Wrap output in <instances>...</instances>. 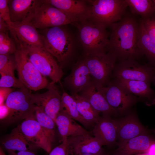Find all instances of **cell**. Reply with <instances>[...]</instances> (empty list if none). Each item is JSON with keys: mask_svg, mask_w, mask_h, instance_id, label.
I'll use <instances>...</instances> for the list:
<instances>
[{"mask_svg": "<svg viewBox=\"0 0 155 155\" xmlns=\"http://www.w3.org/2000/svg\"><path fill=\"white\" fill-rule=\"evenodd\" d=\"M67 139L69 154L78 155L86 154H95L103 151L102 144L92 134L70 137Z\"/></svg>", "mask_w": 155, "mask_h": 155, "instance_id": "obj_18", "label": "cell"}, {"mask_svg": "<svg viewBox=\"0 0 155 155\" xmlns=\"http://www.w3.org/2000/svg\"><path fill=\"white\" fill-rule=\"evenodd\" d=\"M7 151L8 155H36L34 152L30 150L18 151L17 152L10 150Z\"/></svg>", "mask_w": 155, "mask_h": 155, "instance_id": "obj_40", "label": "cell"}, {"mask_svg": "<svg viewBox=\"0 0 155 155\" xmlns=\"http://www.w3.org/2000/svg\"><path fill=\"white\" fill-rule=\"evenodd\" d=\"M8 33L0 32V55L14 54L16 51V42Z\"/></svg>", "mask_w": 155, "mask_h": 155, "instance_id": "obj_31", "label": "cell"}, {"mask_svg": "<svg viewBox=\"0 0 155 155\" xmlns=\"http://www.w3.org/2000/svg\"></svg>", "mask_w": 155, "mask_h": 155, "instance_id": "obj_47", "label": "cell"}, {"mask_svg": "<svg viewBox=\"0 0 155 155\" xmlns=\"http://www.w3.org/2000/svg\"><path fill=\"white\" fill-rule=\"evenodd\" d=\"M80 95L86 99L99 113L110 116L118 113L108 104L100 92L98 85L93 81L81 92Z\"/></svg>", "mask_w": 155, "mask_h": 155, "instance_id": "obj_21", "label": "cell"}, {"mask_svg": "<svg viewBox=\"0 0 155 155\" xmlns=\"http://www.w3.org/2000/svg\"><path fill=\"white\" fill-rule=\"evenodd\" d=\"M8 0H0V18L5 20L9 27L12 23L8 5Z\"/></svg>", "mask_w": 155, "mask_h": 155, "instance_id": "obj_35", "label": "cell"}, {"mask_svg": "<svg viewBox=\"0 0 155 155\" xmlns=\"http://www.w3.org/2000/svg\"><path fill=\"white\" fill-rule=\"evenodd\" d=\"M154 131L118 142V148L112 155H134L145 153L151 144L155 141V137L152 134Z\"/></svg>", "mask_w": 155, "mask_h": 155, "instance_id": "obj_19", "label": "cell"}, {"mask_svg": "<svg viewBox=\"0 0 155 155\" xmlns=\"http://www.w3.org/2000/svg\"><path fill=\"white\" fill-rule=\"evenodd\" d=\"M1 75L0 87H13L18 89L26 88L19 79L16 78L15 76L3 74Z\"/></svg>", "mask_w": 155, "mask_h": 155, "instance_id": "obj_33", "label": "cell"}, {"mask_svg": "<svg viewBox=\"0 0 155 155\" xmlns=\"http://www.w3.org/2000/svg\"><path fill=\"white\" fill-rule=\"evenodd\" d=\"M78 155H106L104 153L103 151L102 152H101L100 153L95 154H80Z\"/></svg>", "mask_w": 155, "mask_h": 155, "instance_id": "obj_42", "label": "cell"}, {"mask_svg": "<svg viewBox=\"0 0 155 155\" xmlns=\"http://www.w3.org/2000/svg\"><path fill=\"white\" fill-rule=\"evenodd\" d=\"M132 13L139 15L142 18H150L155 12L153 0H125Z\"/></svg>", "mask_w": 155, "mask_h": 155, "instance_id": "obj_30", "label": "cell"}, {"mask_svg": "<svg viewBox=\"0 0 155 155\" xmlns=\"http://www.w3.org/2000/svg\"><path fill=\"white\" fill-rule=\"evenodd\" d=\"M83 59L89 70L93 81L100 86L110 81L117 60L106 52L84 54Z\"/></svg>", "mask_w": 155, "mask_h": 155, "instance_id": "obj_8", "label": "cell"}, {"mask_svg": "<svg viewBox=\"0 0 155 155\" xmlns=\"http://www.w3.org/2000/svg\"><path fill=\"white\" fill-rule=\"evenodd\" d=\"M19 125L22 133L30 143L35 148H41L50 153L52 144L36 120L35 113L24 120Z\"/></svg>", "mask_w": 155, "mask_h": 155, "instance_id": "obj_14", "label": "cell"}, {"mask_svg": "<svg viewBox=\"0 0 155 155\" xmlns=\"http://www.w3.org/2000/svg\"><path fill=\"white\" fill-rule=\"evenodd\" d=\"M33 10L22 21L12 22L9 26L10 34L14 36L21 42L36 47H43L42 36L31 22Z\"/></svg>", "mask_w": 155, "mask_h": 155, "instance_id": "obj_13", "label": "cell"}, {"mask_svg": "<svg viewBox=\"0 0 155 155\" xmlns=\"http://www.w3.org/2000/svg\"><path fill=\"white\" fill-rule=\"evenodd\" d=\"M65 26L41 30L39 32L43 47L55 59L62 69L71 57L74 48L73 36Z\"/></svg>", "mask_w": 155, "mask_h": 155, "instance_id": "obj_2", "label": "cell"}, {"mask_svg": "<svg viewBox=\"0 0 155 155\" xmlns=\"http://www.w3.org/2000/svg\"><path fill=\"white\" fill-rule=\"evenodd\" d=\"M84 54L106 52L109 37L106 28L87 19L74 23Z\"/></svg>", "mask_w": 155, "mask_h": 155, "instance_id": "obj_4", "label": "cell"}, {"mask_svg": "<svg viewBox=\"0 0 155 155\" xmlns=\"http://www.w3.org/2000/svg\"><path fill=\"white\" fill-rule=\"evenodd\" d=\"M36 118L43 132L52 144L55 142L57 131L54 121L47 115L41 108L36 106L35 111Z\"/></svg>", "mask_w": 155, "mask_h": 155, "instance_id": "obj_27", "label": "cell"}, {"mask_svg": "<svg viewBox=\"0 0 155 155\" xmlns=\"http://www.w3.org/2000/svg\"><path fill=\"white\" fill-rule=\"evenodd\" d=\"M75 120L64 112L60 111L57 115L55 122L61 141L70 137L92 134L78 124Z\"/></svg>", "mask_w": 155, "mask_h": 155, "instance_id": "obj_22", "label": "cell"}, {"mask_svg": "<svg viewBox=\"0 0 155 155\" xmlns=\"http://www.w3.org/2000/svg\"><path fill=\"white\" fill-rule=\"evenodd\" d=\"M1 143L3 148L7 151H32L36 148L28 141L19 125L2 139Z\"/></svg>", "mask_w": 155, "mask_h": 155, "instance_id": "obj_24", "label": "cell"}, {"mask_svg": "<svg viewBox=\"0 0 155 155\" xmlns=\"http://www.w3.org/2000/svg\"><path fill=\"white\" fill-rule=\"evenodd\" d=\"M89 70L83 59L73 66L71 73L64 79L65 85L71 95L78 94L93 82Z\"/></svg>", "mask_w": 155, "mask_h": 155, "instance_id": "obj_15", "label": "cell"}, {"mask_svg": "<svg viewBox=\"0 0 155 155\" xmlns=\"http://www.w3.org/2000/svg\"><path fill=\"white\" fill-rule=\"evenodd\" d=\"M60 111L66 113L73 119L79 122L85 127L90 126L80 114L73 96L69 95L64 91L61 95Z\"/></svg>", "mask_w": 155, "mask_h": 155, "instance_id": "obj_29", "label": "cell"}, {"mask_svg": "<svg viewBox=\"0 0 155 155\" xmlns=\"http://www.w3.org/2000/svg\"><path fill=\"white\" fill-rule=\"evenodd\" d=\"M19 41L25 48L30 61L42 75L49 77L56 83L60 81L64 73L51 54L43 47L33 46Z\"/></svg>", "mask_w": 155, "mask_h": 155, "instance_id": "obj_9", "label": "cell"}, {"mask_svg": "<svg viewBox=\"0 0 155 155\" xmlns=\"http://www.w3.org/2000/svg\"><path fill=\"white\" fill-rule=\"evenodd\" d=\"M154 71H155V69H154Z\"/></svg>", "mask_w": 155, "mask_h": 155, "instance_id": "obj_46", "label": "cell"}, {"mask_svg": "<svg viewBox=\"0 0 155 155\" xmlns=\"http://www.w3.org/2000/svg\"><path fill=\"white\" fill-rule=\"evenodd\" d=\"M10 113L9 108L5 103L0 105V119L1 122L5 119Z\"/></svg>", "mask_w": 155, "mask_h": 155, "instance_id": "obj_38", "label": "cell"}, {"mask_svg": "<svg viewBox=\"0 0 155 155\" xmlns=\"http://www.w3.org/2000/svg\"><path fill=\"white\" fill-rule=\"evenodd\" d=\"M92 132L102 146L114 144L117 138V120L112 119L111 116L103 115L95 124Z\"/></svg>", "mask_w": 155, "mask_h": 155, "instance_id": "obj_16", "label": "cell"}, {"mask_svg": "<svg viewBox=\"0 0 155 155\" xmlns=\"http://www.w3.org/2000/svg\"><path fill=\"white\" fill-rule=\"evenodd\" d=\"M0 155H6L3 151V148L1 146L0 147Z\"/></svg>", "mask_w": 155, "mask_h": 155, "instance_id": "obj_43", "label": "cell"}, {"mask_svg": "<svg viewBox=\"0 0 155 155\" xmlns=\"http://www.w3.org/2000/svg\"><path fill=\"white\" fill-rule=\"evenodd\" d=\"M99 90L108 103L118 113H122L138 100V98L127 91L115 80L109 81Z\"/></svg>", "mask_w": 155, "mask_h": 155, "instance_id": "obj_11", "label": "cell"}, {"mask_svg": "<svg viewBox=\"0 0 155 155\" xmlns=\"http://www.w3.org/2000/svg\"><path fill=\"white\" fill-rule=\"evenodd\" d=\"M55 84L52 81L47 87L46 92L42 94H32L31 96L32 103L42 108L54 121L60 111L61 99V95Z\"/></svg>", "mask_w": 155, "mask_h": 155, "instance_id": "obj_12", "label": "cell"}, {"mask_svg": "<svg viewBox=\"0 0 155 155\" xmlns=\"http://www.w3.org/2000/svg\"><path fill=\"white\" fill-rule=\"evenodd\" d=\"M145 153L147 155H155V141L151 144Z\"/></svg>", "mask_w": 155, "mask_h": 155, "instance_id": "obj_41", "label": "cell"}, {"mask_svg": "<svg viewBox=\"0 0 155 155\" xmlns=\"http://www.w3.org/2000/svg\"><path fill=\"white\" fill-rule=\"evenodd\" d=\"M134 155H147V154H146V153H140V154H138Z\"/></svg>", "mask_w": 155, "mask_h": 155, "instance_id": "obj_44", "label": "cell"}, {"mask_svg": "<svg viewBox=\"0 0 155 155\" xmlns=\"http://www.w3.org/2000/svg\"><path fill=\"white\" fill-rule=\"evenodd\" d=\"M17 50L14 55L19 79L28 89L34 91L47 88L49 84L30 60L25 48L18 40L14 39Z\"/></svg>", "mask_w": 155, "mask_h": 155, "instance_id": "obj_5", "label": "cell"}, {"mask_svg": "<svg viewBox=\"0 0 155 155\" xmlns=\"http://www.w3.org/2000/svg\"><path fill=\"white\" fill-rule=\"evenodd\" d=\"M118 142L126 141L137 136L150 133L148 129L140 122L135 114L132 113L117 120Z\"/></svg>", "mask_w": 155, "mask_h": 155, "instance_id": "obj_17", "label": "cell"}, {"mask_svg": "<svg viewBox=\"0 0 155 155\" xmlns=\"http://www.w3.org/2000/svg\"><path fill=\"white\" fill-rule=\"evenodd\" d=\"M16 62L14 54L0 55V73L14 76Z\"/></svg>", "mask_w": 155, "mask_h": 155, "instance_id": "obj_32", "label": "cell"}, {"mask_svg": "<svg viewBox=\"0 0 155 155\" xmlns=\"http://www.w3.org/2000/svg\"><path fill=\"white\" fill-rule=\"evenodd\" d=\"M139 27L135 19L129 16L112 24L106 52L120 61L139 58L142 55L137 45Z\"/></svg>", "mask_w": 155, "mask_h": 155, "instance_id": "obj_1", "label": "cell"}, {"mask_svg": "<svg viewBox=\"0 0 155 155\" xmlns=\"http://www.w3.org/2000/svg\"><path fill=\"white\" fill-rule=\"evenodd\" d=\"M114 80L147 105L155 104V92L150 88V84L141 81Z\"/></svg>", "mask_w": 155, "mask_h": 155, "instance_id": "obj_23", "label": "cell"}, {"mask_svg": "<svg viewBox=\"0 0 155 155\" xmlns=\"http://www.w3.org/2000/svg\"><path fill=\"white\" fill-rule=\"evenodd\" d=\"M31 22L41 30L55 26L73 24L76 21L43 0H36Z\"/></svg>", "mask_w": 155, "mask_h": 155, "instance_id": "obj_6", "label": "cell"}, {"mask_svg": "<svg viewBox=\"0 0 155 155\" xmlns=\"http://www.w3.org/2000/svg\"><path fill=\"white\" fill-rule=\"evenodd\" d=\"M32 94L31 90L26 88L11 92L5 103L9 109V114L1 123L8 125L34 114L36 106L32 102Z\"/></svg>", "mask_w": 155, "mask_h": 155, "instance_id": "obj_7", "label": "cell"}, {"mask_svg": "<svg viewBox=\"0 0 155 155\" xmlns=\"http://www.w3.org/2000/svg\"><path fill=\"white\" fill-rule=\"evenodd\" d=\"M10 28L7 23L3 19L0 18V32L9 33Z\"/></svg>", "mask_w": 155, "mask_h": 155, "instance_id": "obj_39", "label": "cell"}, {"mask_svg": "<svg viewBox=\"0 0 155 155\" xmlns=\"http://www.w3.org/2000/svg\"><path fill=\"white\" fill-rule=\"evenodd\" d=\"M72 95L75 100L77 109L80 115L90 126H94L100 117L99 113L95 110L86 99L78 94Z\"/></svg>", "mask_w": 155, "mask_h": 155, "instance_id": "obj_28", "label": "cell"}, {"mask_svg": "<svg viewBox=\"0 0 155 155\" xmlns=\"http://www.w3.org/2000/svg\"><path fill=\"white\" fill-rule=\"evenodd\" d=\"M69 148L67 139L53 148L49 153V155H69Z\"/></svg>", "mask_w": 155, "mask_h": 155, "instance_id": "obj_36", "label": "cell"}, {"mask_svg": "<svg viewBox=\"0 0 155 155\" xmlns=\"http://www.w3.org/2000/svg\"><path fill=\"white\" fill-rule=\"evenodd\" d=\"M13 90L12 88L0 87V105L5 103L9 95Z\"/></svg>", "mask_w": 155, "mask_h": 155, "instance_id": "obj_37", "label": "cell"}, {"mask_svg": "<svg viewBox=\"0 0 155 155\" xmlns=\"http://www.w3.org/2000/svg\"><path fill=\"white\" fill-rule=\"evenodd\" d=\"M36 2L34 0H8L11 22H20L26 19L33 11Z\"/></svg>", "mask_w": 155, "mask_h": 155, "instance_id": "obj_25", "label": "cell"}, {"mask_svg": "<svg viewBox=\"0 0 155 155\" xmlns=\"http://www.w3.org/2000/svg\"><path fill=\"white\" fill-rule=\"evenodd\" d=\"M74 19L76 22L86 19L88 5L86 0H44Z\"/></svg>", "mask_w": 155, "mask_h": 155, "instance_id": "obj_20", "label": "cell"}, {"mask_svg": "<svg viewBox=\"0 0 155 155\" xmlns=\"http://www.w3.org/2000/svg\"><path fill=\"white\" fill-rule=\"evenodd\" d=\"M141 20L147 33L155 43V20L149 18H142Z\"/></svg>", "mask_w": 155, "mask_h": 155, "instance_id": "obj_34", "label": "cell"}, {"mask_svg": "<svg viewBox=\"0 0 155 155\" xmlns=\"http://www.w3.org/2000/svg\"><path fill=\"white\" fill-rule=\"evenodd\" d=\"M153 1H154V4H155V0H153Z\"/></svg>", "mask_w": 155, "mask_h": 155, "instance_id": "obj_45", "label": "cell"}, {"mask_svg": "<svg viewBox=\"0 0 155 155\" xmlns=\"http://www.w3.org/2000/svg\"><path fill=\"white\" fill-rule=\"evenodd\" d=\"M155 67L127 59L116 64L112 75L114 79L141 81L155 85Z\"/></svg>", "mask_w": 155, "mask_h": 155, "instance_id": "obj_10", "label": "cell"}, {"mask_svg": "<svg viewBox=\"0 0 155 155\" xmlns=\"http://www.w3.org/2000/svg\"><path fill=\"white\" fill-rule=\"evenodd\" d=\"M137 45L142 55L147 58L150 65L155 67V43L147 33L141 20L139 24Z\"/></svg>", "mask_w": 155, "mask_h": 155, "instance_id": "obj_26", "label": "cell"}, {"mask_svg": "<svg viewBox=\"0 0 155 155\" xmlns=\"http://www.w3.org/2000/svg\"><path fill=\"white\" fill-rule=\"evenodd\" d=\"M86 19L106 28L120 20L128 6L125 0H88Z\"/></svg>", "mask_w": 155, "mask_h": 155, "instance_id": "obj_3", "label": "cell"}]
</instances>
